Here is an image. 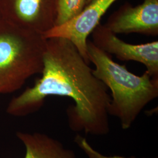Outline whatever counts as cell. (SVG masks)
Returning <instances> with one entry per match:
<instances>
[{"mask_svg": "<svg viewBox=\"0 0 158 158\" xmlns=\"http://www.w3.org/2000/svg\"><path fill=\"white\" fill-rule=\"evenodd\" d=\"M41 77L9 102L6 113L25 117L39 111L50 96L69 97L74 104L67 109L71 130L86 135L104 136L110 131L108 89L70 40L47 39Z\"/></svg>", "mask_w": 158, "mask_h": 158, "instance_id": "1", "label": "cell"}, {"mask_svg": "<svg viewBox=\"0 0 158 158\" xmlns=\"http://www.w3.org/2000/svg\"><path fill=\"white\" fill-rule=\"evenodd\" d=\"M87 51L89 62L95 66L93 73L111 91L109 115L118 119L123 130H128L143 108L158 97V77L147 71L141 76L132 73L89 40Z\"/></svg>", "mask_w": 158, "mask_h": 158, "instance_id": "2", "label": "cell"}, {"mask_svg": "<svg viewBox=\"0 0 158 158\" xmlns=\"http://www.w3.org/2000/svg\"><path fill=\"white\" fill-rule=\"evenodd\" d=\"M46 41L42 34L0 20V94L19 90L40 74Z\"/></svg>", "mask_w": 158, "mask_h": 158, "instance_id": "3", "label": "cell"}, {"mask_svg": "<svg viewBox=\"0 0 158 158\" xmlns=\"http://www.w3.org/2000/svg\"><path fill=\"white\" fill-rule=\"evenodd\" d=\"M2 19L23 28L44 34L55 26L56 0H0Z\"/></svg>", "mask_w": 158, "mask_h": 158, "instance_id": "4", "label": "cell"}, {"mask_svg": "<svg viewBox=\"0 0 158 158\" xmlns=\"http://www.w3.org/2000/svg\"><path fill=\"white\" fill-rule=\"evenodd\" d=\"M92 42L97 48L121 61L143 64L148 73L158 77V41L131 44L119 39L104 25L99 23L92 32Z\"/></svg>", "mask_w": 158, "mask_h": 158, "instance_id": "5", "label": "cell"}, {"mask_svg": "<svg viewBox=\"0 0 158 158\" xmlns=\"http://www.w3.org/2000/svg\"><path fill=\"white\" fill-rule=\"evenodd\" d=\"M117 0H93L76 17L59 26H55L43 34L46 39L63 38L76 47L87 63L88 36L100 23L102 17Z\"/></svg>", "mask_w": 158, "mask_h": 158, "instance_id": "6", "label": "cell"}, {"mask_svg": "<svg viewBox=\"0 0 158 158\" xmlns=\"http://www.w3.org/2000/svg\"><path fill=\"white\" fill-rule=\"evenodd\" d=\"M105 27L115 34L158 35V0H143L136 6L126 3L108 18Z\"/></svg>", "mask_w": 158, "mask_h": 158, "instance_id": "7", "label": "cell"}, {"mask_svg": "<svg viewBox=\"0 0 158 158\" xmlns=\"http://www.w3.org/2000/svg\"><path fill=\"white\" fill-rule=\"evenodd\" d=\"M17 136L25 148L23 158H77L72 149L45 134L18 131Z\"/></svg>", "mask_w": 158, "mask_h": 158, "instance_id": "8", "label": "cell"}, {"mask_svg": "<svg viewBox=\"0 0 158 158\" xmlns=\"http://www.w3.org/2000/svg\"><path fill=\"white\" fill-rule=\"evenodd\" d=\"M55 26L66 23L79 14L87 6V0H56Z\"/></svg>", "mask_w": 158, "mask_h": 158, "instance_id": "9", "label": "cell"}, {"mask_svg": "<svg viewBox=\"0 0 158 158\" xmlns=\"http://www.w3.org/2000/svg\"><path fill=\"white\" fill-rule=\"evenodd\" d=\"M92 1H93V0H87V5H88L89 3H90Z\"/></svg>", "mask_w": 158, "mask_h": 158, "instance_id": "10", "label": "cell"}, {"mask_svg": "<svg viewBox=\"0 0 158 158\" xmlns=\"http://www.w3.org/2000/svg\"><path fill=\"white\" fill-rule=\"evenodd\" d=\"M2 19V17H1V14H0V20Z\"/></svg>", "mask_w": 158, "mask_h": 158, "instance_id": "11", "label": "cell"}]
</instances>
